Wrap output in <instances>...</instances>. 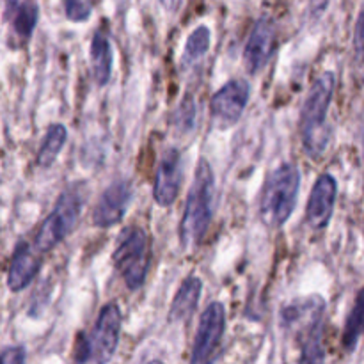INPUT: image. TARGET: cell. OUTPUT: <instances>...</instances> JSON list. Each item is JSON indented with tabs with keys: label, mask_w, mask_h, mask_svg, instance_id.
<instances>
[{
	"label": "cell",
	"mask_w": 364,
	"mask_h": 364,
	"mask_svg": "<svg viewBox=\"0 0 364 364\" xmlns=\"http://www.w3.org/2000/svg\"><path fill=\"white\" fill-rule=\"evenodd\" d=\"M85 203V192L82 185H73L60 194L50 215L36 235L34 249L39 255L52 251L60 244L77 226Z\"/></svg>",
	"instance_id": "52a82bcc"
},
{
	"label": "cell",
	"mask_w": 364,
	"mask_h": 364,
	"mask_svg": "<svg viewBox=\"0 0 364 364\" xmlns=\"http://www.w3.org/2000/svg\"><path fill=\"white\" fill-rule=\"evenodd\" d=\"M226 329V309L220 302H212L203 311L199 320L198 333L192 345V363H206L213 358V352L219 347Z\"/></svg>",
	"instance_id": "ba28073f"
},
{
	"label": "cell",
	"mask_w": 364,
	"mask_h": 364,
	"mask_svg": "<svg viewBox=\"0 0 364 364\" xmlns=\"http://www.w3.org/2000/svg\"><path fill=\"white\" fill-rule=\"evenodd\" d=\"M334 84L336 77L333 71H323L313 82L308 92L301 116V134L302 144L306 153L311 159H318L326 153L329 144V127H327V114H329L331 102H333Z\"/></svg>",
	"instance_id": "7a4b0ae2"
},
{
	"label": "cell",
	"mask_w": 364,
	"mask_h": 364,
	"mask_svg": "<svg viewBox=\"0 0 364 364\" xmlns=\"http://www.w3.org/2000/svg\"><path fill=\"white\" fill-rule=\"evenodd\" d=\"M201 291H203L201 279L196 276H188L187 279L181 283L180 290H178L176 297H174L173 304H171V311H169L171 322H185V320L191 318L199 304Z\"/></svg>",
	"instance_id": "9a60e30c"
},
{
	"label": "cell",
	"mask_w": 364,
	"mask_h": 364,
	"mask_svg": "<svg viewBox=\"0 0 364 364\" xmlns=\"http://www.w3.org/2000/svg\"><path fill=\"white\" fill-rule=\"evenodd\" d=\"M326 301L320 295L299 297L288 302L279 313L281 327L301 343V363H322V327Z\"/></svg>",
	"instance_id": "6da1fadb"
},
{
	"label": "cell",
	"mask_w": 364,
	"mask_h": 364,
	"mask_svg": "<svg viewBox=\"0 0 364 364\" xmlns=\"http://www.w3.org/2000/svg\"><path fill=\"white\" fill-rule=\"evenodd\" d=\"M27 359L23 347H11L0 352V364H21Z\"/></svg>",
	"instance_id": "7402d4cb"
},
{
	"label": "cell",
	"mask_w": 364,
	"mask_h": 364,
	"mask_svg": "<svg viewBox=\"0 0 364 364\" xmlns=\"http://www.w3.org/2000/svg\"><path fill=\"white\" fill-rule=\"evenodd\" d=\"M112 262L128 290L137 291L144 284L151 265L148 233L139 226L124 228L117 237Z\"/></svg>",
	"instance_id": "8992f818"
},
{
	"label": "cell",
	"mask_w": 364,
	"mask_h": 364,
	"mask_svg": "<svg viewBox=\"0 0 364 364\" xmlns=\"http://www.w3.org/2000/svg\"><path fill=\"white\" fill-rule=\"evenodd\" d=\"M180 127H187V130H191L196 119V103H192L191 100H185L180 107Z\"/></svg>",
	"instance_id": "603a6c76"
},
{
	"label": "cell",
	"mask_w": 364,
	"mask_h": 364,
	"mask_svg": "<svg viewBox=\"0 0 364 364\" xmlns=\"http://www.w3.org/2000/svg\"><path fill=\"white\" fill-rule=\"evenodd\" d=\"M355 46H358V55L363 53V13L359 14L358 23H355Z\"/></svg>",
	"instance_id": "cb8c5ba5"
},
{
	"label": "cell",
	"mask_w": 364,
	"mask_h": 364,
	"mask_svg": "<svg viewBox=\"0 0 364 364\" xmlns=\"http://www.w3.org/2000/svg\"><path fill=\"white\" fill-rule=\"evenodd\" d=\"M39 269H41V258L39 252L27 242H20L16 245L11 258L9 272H7V287L11 291H21L36 279Z\"/></svg>",
	"instance_id": "5bb4252c"
},
{
	"label": "cell",
	"mask_w": 364,
	"mask_h": 364,
	"mask_svg": "<svg viewBox=\"0 0 364 364\" xmlns=\"http://www.w3.org/2000/svg\"><path fill=\"white\" fill-rule=\"evenodd\" d=\"M338 196V183L333 174H322L313 185L311 196H309L308 210H306V220L315 230H323L329 224L334 212V203Z\"/></svg>",
	"instance_id": "4fadbf2b"
},
{
	"label": "cell",
	"mask_w": 364,
	"mask_h": 364,
	"mask_svg": "<svg viewBox=\"0 0 364 364\" xmlns=\"http://www.w3.org/2000/svg\"><path fill=\"white\" fill-rule=\"evenodd\" d=\"M251 85L245 80H230L212 98V116L217 123L231 127L237 123L247 107Z\"/></svg>",
	"instance_id": "30bf717a"
},
{
	"label": "cell",
	"mask_w": 364,
	"mask_h": 364,
	"mask_svg": "<svg viewBox=\"0 0 364 364\" xmlns=\"http://www.w3.org/2000/svg\"><path fill=\"white\" fill-rule=\"evenodd\" d=\"M276 23L269 16H263L256 21L244 48V63L249 73H259L267 66L276 50Z\"/></svg>",
	"instance_id": "9c48e42d"
},
{
	"label": "cell",
	"mask_w": 364,
	"mask_h": 364,
	"mask_svg": "<svg viewBox=\"0 0 364 364\" xmlns=\"http://www.w3.org/2000/svg\"><path fill=\"white\" fill-rule=\"evenodd\" d=\"M181 155L176 148L167 149L160 160L156 171L155 185H153V198L156 205L171 206L178 198L181 187Z\"/></svg>",
	"instance_id": "7c38bea8"
},
{
	"label": "cell",
	"mask_w": 364,
	"mask_h": 364,
	"mask_svg": "<svg viewBox=\"0 0 364 364\" xmlns=\"http://www.w3.org/2000/svg\"><path fill=\"white\" fill-rule=\"evenodd\" d=\"M327 4H329V0H308L309 9H311L315 14L323 13L327 7Z\"/></svg>",
	"instance_id": "d4e9b609"
},
{
	"label": "cell",
	"mask_w": 364,
	"mask_h": 364,
	"mask_svg": "<svg viewBox=\"0 0 364 364\" xmlns=\"http://www.w3.org/2000/svg\"><path fill=\"white\" fill-rule=\"evenodd\" d=\"M160 2H162V6L166 7V9H171V7H173V4H174V0H160Z\"/></svg>",
	"instance_id": "484cf974"
},
{
	"label": "cell",
	"mask_w": 364,
	"mask_h": 364,
	"mask_svg": "<svg viewBox=\"0 0 364 364\" xmlns=\"http://www.w3.org/2000/svg\"><path fill=\"white\" fill-rule=\"evenodd\" d=\"M301 171L295 164H283L267 178L259 199V217L269 228L284 226L297 205Z\"/></svg>",
	"instance_id": "277c9868"
},
{
	"label": "cell",
	"mask_w": 364,
	"mask_h": 364,
	"mask_svg": "<svg viewBox=\"0 0 364 364\" xmlns=\"http://www.w3.org/2000/svg\"><path fill=\"white\" fill-rule=\"evenodd\" d=\"M132 201V187L127 180L114 181L110 187L103 191L95 212L92 223L98 228L116 226L123 220L128 205Z\"/></svg>",
	"instance_id": "8fae6325"
},
{
	"label": "cell",
	"mask_w": 364,
	"mask_h": 364,
	"mask_svg": "<svg viewBox=\"0 0 364 364\" xmlns=\"http://www.w3.org/2000/svg\"><path fill=\"white\" fill-rule=\"evenodd\" d=\"M121 311L116 302L103 306L89 334H78L73 359L77 363H107L119 345Z\"/></svg>",
	"instance_id": "5b68a950"
},
{
	"label": "cell",
	"mask_w": 364,
	"mask_h": 364,
	"mask_svg": "<svg viewBox=\"0 0 364 364\" xmlns=\"http://www.w3.org/2000/svg\"><path fill=\"white\" fill-rule=\"evenodd\" d=\"M215 199V174L206 160H201L196 169L194 183L187 196L183 219L180 224V240L185 249L196 247L205 237L213 215Z\"/></svg>",
	"instance_id": "3957f363"
},
{
	"label": "cell",
	"mask_w": 364,
	"mask_h": 364,
	"mask_svg": "<svg viewBox=\"0 0 364 364\" xmlns=\"http://www.w3.org/2000/svg\"><path fill=\"white\" fill-rule=\"evenodd\" d=\"M66 18L71 21H85L91 16L92 2L91 0H66L64 2Z\"/></svg>",
	"instance_id": "44dd1931"
},
{
	"label": "cell",
	"mask_w": 364,
	"mask_h": 364,
	"mask_svg": "<svg viewBox=\"0 0 364 364\" xmlns=\"http://www.w3.org/2000/svg\"><path fill=\"white\" fill-rule=\"evenodd\" d=\"M210 48V28L201 25L196 28L187 39L185 45V59L187 60H199L206 55Z\"/></svg>",
	"instance_id": "ffe728a7"
},
{
	"label": "cell",
	"mask_w": 364,
	"mask_h": 364,
	"mask_svg": "<svg viewBox=\"0 0 364 364\" xmlns=\"http://www.w3.org/2000/svg\"><path fill=\"white\" fill-rule=\"evenodd\" d=\"M92 77L98 85H107L112 75V46L103 32H96L91 41Z\"/></svg>",
	"instance_id": "2e32d148"
},
{
	"label": "cell",
	"mask_w": 364,
	"mask_h": 364,
	"mask_svg": "<svg viewBox=\"0 0 364 364\" xmlns=\"http://www.w3.org/2000/svg\"><path fill=\"white\" fill-rule=\"evenodd\" d=\"M6 2H7V4H9V6H14V4H16V2H18V0H6Z\"/></svg>",
	"instance_id": "4316f807"
},
{
	"label": "cell",
	"mask_w": 364,
	"mask_h": 364,
	"mask_svg": "<svg viewBox=\"0 0 364 364\" xmlns=\"http://www.w3.org/2000/svg\"><path fill=\"white\" fill-rule=\"evenodd\" d=\"M66 139H68V132L63 124L55 123L48 128L45 135V141H43L41 148H39L38 153V166L41 167H50L53 162L57 160L59 153L63 151V146L66 144Z\"/></svg>",
	"instance_id": "e0dca14e"
},
{
	"label": "cell",
	"mask_w": 364,
	"mask_h": 364,
	"mask_svg": "<svg viewBox=\"0 0 364 364\" xmlns=\"http://www.w3.org/2000/svg\"><path fill=\"white\" fill-rule=\"evenodd\" d=\"M38 16L39 9L36 4L27 2L18 7L13 16V27L16 31V34L21 36V38H28L34 32L36 23H38Z\"/></svg>",
	"instance_id": "d6986e66"
},
{
	"label": "cell",
	"mask_w": 364,
	"mask_h": 364,
	"mask_svg": "<svg viewBox=\"0 0 364 364\" xmlns=\"http://www.w3.org/2000/svg\"><path fill=\"white\" fill-rule=\"evenodd\" d=\"M363 333V291H359L355 297V304L348 315L347 323L343 331V347L347 352H354L358 347V341Z\"/></svg>",
	"instance_id": "ac0fdd59"
}]
</instances>
